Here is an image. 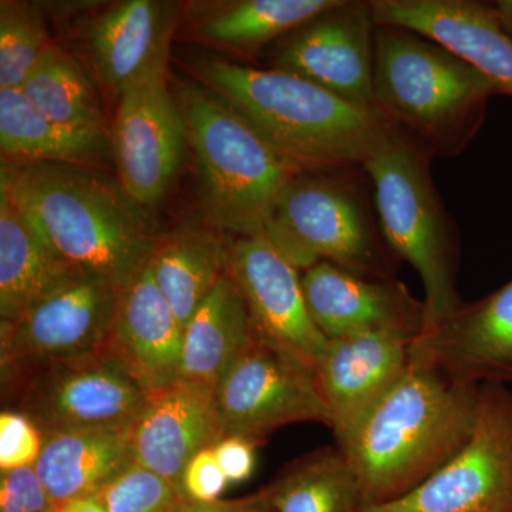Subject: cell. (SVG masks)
Segmentation results:
<instances>
[{"mask_svg": "<svg viewBox=\"0 0 512 512\" xmlns=\"http://www.w3.org/2000/svg\"><path fill=\"white\" fill-rule=\"evenodd\" d=\"M19 90L47 119L77 130L107 134L93 83L77 60L60 47L53 45L47 50Z\"/></svg>", "mask_w": 512, "mask_h": 512, "instance_id": "83f0119b", "label": "cell"}, {"mask_svg": "<svg viewBox=\"0 0 512 512\" xmlns=\"http://www.w3.org/2000/svg\"><path fill=\"white\" fill-rule=\"evenodd\" d=\"M228 237L210 227H184L161 238L150 269L185 329L227 272Z\"/></svg>", "mask_w": 512, "mask_h": 512, "instance_id": "484cf974", "label": "cell"}, {"mask_svg": "<svg viewBox=\"0 0 512 512\" xmlns=\"http://www.w3.org/2000/svg\"><path fill=\"white\" fill-rule=\"evenodd\" d=\"M167 57L119 94L111 150L124 190L143 207L163 198L184 154L187 127L167 86Z\"/></svg>", "mask_w": 512, "mask_h": 512, "instance_id": "8fae6325", "label": "cell"}, {"mask_svg": "<svg viewBox=\"0 0 512 512\" xmlns=\"http://www.w3.org/2000/svg\"><path fill=\"white\" fill-rule=\"evenodd\" d=\"M480 399L481 386L454 382L412 356L402 379L336 440L366 507L399 500L448 463L473 433Z\"/></svg>", "mask_w": 512, "mask_h": 512, "instance_id": "7a4b0ae2", "label": "cell"}, {"mask_svg": "<svg viewBox=\"0 0 512 512\" xmlns=\"http://www.w3.org/2000/svg\"><path fill=\"white\" fill-rule=\"evenodd\" d=\"M55 512H59V511H57V508H56V511H55Z\"/></svg>", "mask_w": 512, "mask_h": 512, "instance_id": "ab89813d", "label": "cell"}, {"mask_svg": "<svg viewBox=\"0 0 512 512\" xmlns=\"http://www.w3.org/2000/svg\"><path fill=\"white\" fill-rule=\"evenodd\" d=\"M412 356L454 382L512 384V279L421 333Z\"/></svg>", "mask_w": 512, "mask_h": 512, "instance_id": "9a60e30c", "label": "cell"}, {"mask_svg": "<svg viewBox=\"0 0 512 512\" xmlns=\"http://www.w3.org/2000/svg\"><path fill=\"white\" fill-rule=\"evenodd\" d=\"M414 338L370 332L330 339L316 369L336 440L342 439L402 379Z\"/></svg>", "mask_w": 512, "mask_h": 512, "instance_id": "d6986e66", "label": "cell"}, {"mask_svg": "<svg viewBox=\"0 0 512 512\" xmlns=\"http://www.w3.org/2000/svg\"><path fill=\"white\" fill-rule=\"evenodd\" d=\"M55 508L35 466L0 474V512H50Z\"/></svg>", "mask_w": 512, "mask_h": 512, "instance_id": "d6a6232c", "label": "cell"}, {"mask_svg": "<svg viewBox=\"0 0 512 512\" xmlns=\"http://www.w3.org/2000/svg\"><path fill=\"white\" fill-rule=\"evenodd\" d=\"M494 8L495 15L500 20V25L503 26L505 33L512 39V0H498V2L491 3Z\"/></svg>", "mask_w": 512, "mask_h": 512, "instance_id": "74e56055", "label": "cell"}, {"mask_svg": "<svg viewBox=\"0 0 512 512\" xmlns=\"http://www.w3.org/2000/svg\"><path fill=\"white\" fill-rule=\"evenodd\" d=\"M227 272L247 302L256 338L315 373L328 339L313 322L299 269L265 235L228 238Z\"/></svg>", "mask_w": 512, "mask_h": 512, "instance_id": "4fadbf2b", "label": "cell"}, {"mask_svg": "<svg viewBox=\"0 0 512 512\" xmlns=\"http://www.w3.org/2000/svg\"><path fill=\"white\" fill-rule=\"evenodd\" d=\"M215 402L224 437L256 444L288 424L332 426L315 373L258 338L217 384Z\"/></svg>", "mask_w": 512, "mask_h": 512, "instance_id": "7c38bea8", "label": "cell"}, {"mask_svg": "<svg viewBox=\"0 0 512 512\" xmlns=\"http://www.w3.org/2000/svg\"><path fill=\"white\" fill-rule=\"evenodd\" d=\"M45 434L25 414L3 410L0 414V470L35 466Z\"/></svg>", "mask_w": 512, "mask_h": 512, "instance_id": "1f68e13d", "label": "cell"}, {"mask_svg": "<svg viewBox=\"0 0 512 512\" xmlns=\"http://www.w3.org/2000/svg\"><path fill=\"white\" fill-rule=\"evenodd\" d=\"M35 6L0 3V89H20L52 47Z\"/></svg>", "mask_w": 512, "mask_h": 512, "instance_id": "f546056e", "label": "cell"}, {"mask_svg": "<svg viewBox=\"0 0 512 512\" xmlns=\"http://www.w3.org/2000/svg\"><path fill=\"white\" fill-rule=\"evenodd\" d=\"M339 0H244L232 3L202 25V35L232 49L254 52L285 37Z\"/></svg>", "mask_w": 512, "mask_h": 512, "instance_id": "f1b7e54d", "label": "cell"}, {"mask_svg": "<svg viewBox=\"0 0 512 512\" xmlns=\"http://www.w3.org/2000/svg\"><path fill=\"white\" fill-rule=\"evenodd\" d=\"M261 493L274 512H363L366 507L355 471L338 447L295 461Z\"/></svg>", "mask_w": 512, "mask_h": 512, "instance_id": "4316f807", "label": "cell"}, {"mask_svg": "<svg viewBox=\"0 0 512 512\" xmlns=\"http://www.w3.org/2000/svg\"><path fill=\"white\" fill-rule=\"evenodd\" d=\"M201 178L208 225L234 237L262 235L288 185L303 173L207 87L177 100Z\"/></svg>", "mask_w": 512, "mask_h": 512, "instance_id": "5b68a950", "label": "cell"}, {"mask_svg": "<svg viewBox=\"0 0 512 512\" xmlns=\"http://www.w3.org/2000/svg\"><path fill=\"white\" fill-rule=\"evenodd\" d=\"M363 175L365 168L296 175L262 235L299 271L330 262L366 278L394 279L397 256L373 215Z\"/></svg>", "mask_w": 512, "mask_h": 512, "instance_id": "52a82bcc", "label": "cell"}, {"mask_svg": "<svg viewBox=\"0 0 512 512\" xmlns=\"http://www.w3.org/2000/svg\"><path fill=\"white\" fill-rule=\"evenodd\" d=\"M9 407L42 433L128 429L147 394L103 356L52 363L2 382Z\"/></svg>", "mask_w": 512, "mask_h": 512, "instance_id": "ba28073f", "label": "cell"}, {"mask_svg": "<svg viewBox=\"0 0 512 512\" xmlns=\"http://www.w3.org/2000/svg\"><path fill=\"white\" fill-rule=\"evenodd\" d=\"M59 512H107L104 504L101 503L99 495L90 494L84 497L74 498L69 503L57 508Z\"/></svg>", "mask_w": 512, "mask_h": 512, "instance_id": "8d00e7d4", "label": "cell"}, {"mask_svg": "<svg viewBox=\"0 0 512 512\" xmlns=\"http://www.w3.org/2000/svg\"><path fill=\"white\" fill-rule=\"evenodd\" d=\"M107 512H165L183 494L157 474L131 463L96 493Z\"/></svg>", "mask_w": 512, "mask_h": 512, "instance_id": "4dcf8cb0", "label": "cell"}, {"mask_svg": "<svg viewBox=\"0 0 512 512\" xmlns=\"http://www.w3.org/2000/svg\"><path fill=\"white\" fill-rule=\"evenodd\" d=\"M377 26L410 30L453 53L512 97V39L491 3L476 0H372Z\"/></svg>", "mask_w": 512, "mask_h": 512, "instance_id": "e0dca14e", "label": "cell"}, {"mask_svg": "<svg viewBox=\"0 0 512 512\" xmlns=\"http://www.w3.org/2000/svg\"><path fill=\"white\" fill-rule=\"evenodd\" d=\"M0 185L47 247L120 289L150 265L163 238L146 207L96 168L3 163Z\"/></svg>", "mask_w": 512, "mask_h": 512, "instance_id": "6da1fadb", "label": "cell"}, {"mask_svg": "<svg viewBox=\"0 0 512 512\" xmlns=\"http://www.w3.org/2000/svg\"><path fill=\"white\" fill-rule=\"evenodd\" d=\"M55 511H56V508H55V510H53V511H50V512H55Z\"/></svg>", "mask_w": 512, "mask_h": 512, "instance_id": "f35d334b", "label": "cell"}, {"mask_svg": "<svg viewBox=\"0 0 512 512\" xmlns=\"http://www.w3.org/2000/svg\"><path fill=\"white\" fill-rule=\"evenodd\" d=\"M303 295L313 322L326 339L370 332L419 338L426 323L424 302L396 279H373L319 262L303 271Z\"/></svg>", "mask_w": 512, "mask_h": 512, "instance_id": "2e32d148", "label": "cell"}, {"mask_svg": "<svg viewBox=\"0 0 512 512\" xmlns=\"http://www.w3.org/2000/svg\"><path fill=\"white\" fill-rule=\"evenodd\" d=\"M52 251L0 185V319L12 322L80 274Z\"/></svg>", "mask_w": 512, "mask_h": 512, "instance_id": "603a6c76", "label": "cell"}, {"mask_svg": "<svg viewBox=\"0 0 512 512\" xmlns=\"http://www.w3.org/2000/svg\"><path fill=\"white\" fill-rule=\"evenodd\" d=\"M174 16L163 3L128 0L94 26L90 49L101 82L117 94L168 56Z\"/></svg>", "mask_w": 512, "mask_h": 512, "instance_id": "44dd1931", "label": "cell"}, {"mask_svg": "<svg viewBox=\"0 0 512 512\" xmlns=\"http://www.w3.org/2000/svg\"><path fill=\"white\" fill-rule=\"evenodd\" d=\"M215 458L214 448H205L188 461L181 477L180 490L184 498L195 503H215L221 500L228 485Z\"/></svg>", "mask_w": 512, "mask_h": 512, "instance_id": "836d02e7", "label": "cell"}, {"mask_svg": "<svg viewBox=\"0 0 512 512\" xmlns=\"http://www.w3.org/2000/svg\"><path fill=\"white\" fill-rule=\"evenodd\" d=\"M130 429L46 434L35 468L56 508L96 494L133 463Z\"/></svg>", "mask_w": 512, "mask_h": 512, "instance_id": "cb8c5ba5", "label": "cell"}, {"mask_svg": "<svg viewBox=\"0 0 512 512\" xmlns=\"http://www.w3.org/2000/svg\"><path fill=\"white\" fill-rule=\"evenodd\" d=\"M363 512H512V392L481 384L473 433L412 493Z\"/></svg>", "mask_w": 512, "mask_h": 512, "instance_id": "9c48e42d", "label": "cell"}, {"mask_svg": "<svg viewBox=\"0 0 512 512\" xmlns=\"http://www.w3.org/2000/svg\"><path fill=\"white\" fill-rule=\"evenodd\" d=\"M258 444L245 437H222L214 447L215 458L228 483H242L254 473L256 458L255 448Z\"/></svg>", "mask_w": 512, "mask_h": 512, "instance_id": "e575fe53", "label": "cell"}, {"mask_svg": "<svg viewBox=\"0 0 512 512\" xmlns=\"http://www.w3.org/2000/svg\"><path fill=\"white\" fill-rule=\"evenodd\" d=\"M255 342L247 302L225 272L185 326L180 380L217 387Z\"/></svg>", "mask_w": 512, "mask_h": 512, "instance_id": "7402d4cb", "label": "cell"}, {"mask_svg": "<svg viewBox=\"0 0 512 512\" xmlns=\"http://www.w3.org/2000/svg\"><path fill=\"white\" fill-rule=\"evenodd\" d=\"M375 30L369 2L339 0L282 37L274 52V69L296 74L350 103L376 110Z\"/></svg>", "mask_w": 512, "mask_h": 512, "instance_id": "5bb4252c", "label": "cell"}, {"mask_svg": "<svg viewBox=\"0 0 512 512\" xmlns=\"http://www.w3.org/2000/svg\"><path fill=\"white\" fill-rule=\"evenodd\" d=\"M431 160L416 144L394 133L363 167L372 184L384 241L423 281V332L463 305L456 289L460 239L431 177Z\"/></svg>", "mask_w": 512, "mask_h": 512, "instance_id": "8992f818", "label": "cell"}, {"mask_svg": "<svg viewBox=\"0 0 512 512\" xmlns=\"http://www.w3.org/2000/svg\"><path fill=\"white\" fill-rule=\"evenodd\" d=\"M376 110L431 158L460 156L483 127L497 90L470 64L410 30L377 26Z\"/></svg>", "mask_w": 512, "mask_h": 512, "instance_id": "277c9868", "label": "cell"}, {"mask_svg": "<svg viewBox=\"0 0 512 512\" xmlns=\"http://www.w3.org/2000/svg\"><path fill=\"white\" fill-rule=\"evenodd\" d=\"M184 328L158 288L150 265L120 291L116 318L101 356L146 393L180 380Z\"/></svg>", "mask_w": 512, "mask_h": 512, "instance_id": "ac0fdd59", "label": "cell"}, {"mask_svg": "<svg viewBox=\"0 0 512 512\" xmlns=\"http://www.w3.org/2000/svg\"><path fill=\"white\" fill-rule=\"evenodd\" d=\"M0 150L10 164L53 163L100 170L113 158L107 134L47 119L19 89H0Z\"/></svg>", "mask_w": 512, "mask_h": 512, "instance_id": "d4e9b609", "label": "cell"}, {"mask_svg": "<svg viewBox=\"0 0 512 512\" xmlns=\"http://www.w3.org/2000/svg\"><path fill=\"white\" fill-rule=\"evenodd\" d=\"M165 512H274L261 491L241 500H220L215 503H195L181 497Z\"/></svg>", "mask_w": 512, "mask_h": 512, "instance_id": "d590c367", "label": "cell"}, {"mask_svg": "<svg viewBox=\"0 0 512 512\" xmlns=\"http://www.w3.org/2000/svg\"><path fill=\"white\" fill-rule=\"evenodd\" d=\"M130 434L133 463L180 490L188 461L224 437L215 387L178 380L148 393Z\"/></svg>", "mask_w": 512, "mask_h": 512, "instance_id": "ffe728a7", "label": "cell"}, {"mask_svg": "<svg viewBox=\"0 0 512 512\" xmlns=\"http://www.w3.org/2000/svg\"><path fill=\"white\" fill-rule=\"evenodd\" d=\"M120 288L80 272L12 322L0 326L2 382L52 363L101 356Z\"/></svg>", "mask_w": 512, "mask_h": 512, "instance_id": "30bf717a", "label": "cell"}, {"mask_svg": "<svg viewBox=\"0 0 512 512\" xmlns=\"http://www.w3.org/2000/svg\"><path fill=\"white\" fill-rule=\"evenodd\" d=\"M201 82L303 171L363 168L393 137L376 110L284 70L225 60L197 64Z\"/></svg>", "mask_w": 512, "mask_h": 512, "instance_id": "3957f363", "label": "cell"}]
</instances>
